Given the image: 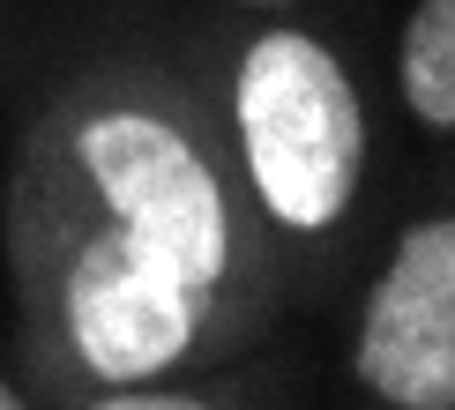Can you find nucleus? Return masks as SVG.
Wrapping results in <instances>:
<instances>
[{"instance_id": "nucleus-4", "label": "nucleus", "mask_w": 455, "mask_h": 410, "mask_svg": "<svg viewBox=\"0 0 455 410\" xmlns=\"http://www.w3.org/2000/svg\"><path fill=\"white\" fill-rule=\"evenodd\" d=\"M395 105L433 142H455V0H411L395 23Z\"/></svg>"}, {"instance_id": "nucleus-3", "label": "nucleus", "mask_w": 455, "mask_h": 410, "mask_svg": "<svg viewBox=\"0 0 455 410\" xmlns=\"http://www.w3.org/2000/svg\"><path fill=\"white\" fill-rule=\"evenodd\" d=\"M351 381L381 410H455V209L388 239L351 321Z\"/></svg>"}, {"instance_id": "nucleus-5", "label": "nucleus", "mask_w": 455, "mask_h": 410, "mask_svg": "<svg viewBox=\"0 0 455 410\" xmlns=\"http://www.w3.org/2000/svg\"><path fill=\"white\" fill-rule=\"evenodd\" d=\"M68 410H239V403L224 388L172 373V381H135V388H83V396H68Z\"/></svg>"}, {"instance_id": "nucleus-7", "label": "nucleus", "mask_w": 455, "mask_h": 410, "mask_svg": "<svg viewBox=\"0 0 455 410\" xmlns=\"http://www.w3.org/2000/svg\"><path fill=\"white\" fill-rule=\"evenodd\" d=\"M224 8H239V15H299L307 0H224Z\"/></svg>"}, {"instance_id": "nucleus-2", "label": "nucleus", "mask_w": 455, "mask_h": 410, "mask_svg": "<svg viewBox=\"0 0 455 410\" xmlns=\"http://www.w3.org/2000/svg\"><path fill=\"white\" fill-rule=\"evenodd\" d=\"M224 157L246 217L283 247L336 239L366 194V90L314 23L261 15L224 67Z\"/></svg>"}, {"instance_id": "nucleus-6", "label": "nucleus", "mask_w": 455, "mask_h": 410, "mask_svg": "<svg viewBox=\"0 0 455 410\" xmlns=\"http://www.w3.org/2000/svg\"><path fill=\"white\" fill-rule=\"evenodd\" d=\"M0 410H37V396H30L23 381H15L8 366H0Z\"/></svg>"}, {"instance_id": "nucleus-1", "label": "nucleus", "mask_w": 455, "mask_h": 410, "mask_svg": "<svg viewBox=\"0 0 455 410\" xmlns=\"http://www.w3.org/2000/svg\"><path fill=\"white\" fill-rule=\"evenodd\" d=\"M37 366L83 388L195 373L239 328L254 232L202 112L135 67L37 105L8 194Z\"/></svg>"}]
</instances>
